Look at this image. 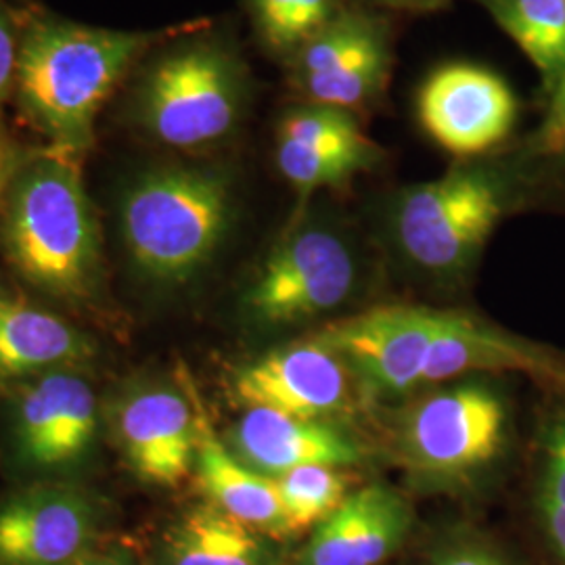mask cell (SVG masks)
<instances>
[{
    "label": "cell",
    "instance_id": "cell-15",
    "mask_svg": "<svg viewBox=\"0 0 565 565\" xmlns=\"http://www.w3.org/2000/svg\"><path fill=\"white\" fill-rule=\"evenodd\" d=\"M411 525L413 511L396 490L364 486L315 527L298 565H380L403 545Z\"/></svg>",
    "mask_w": 565,
    "mask_h": 565
},
{
    "label": "cell",
    "instance_id": "cell-16",
    "mask_svg": "<svg viewBox=\"0 0 565 565\" xmlns=\"http://www.w3.org/2000/svg\"><path fill=\"white\" fill-rule=\"evenodd\" d=\"M224 445L243 465L268 478L308 465L348 467L363 459L359 445L335 427L263 406L245 408Z\"/></svg>",
    "mask_w": 565,
    "mask_h": 565
},
{
    "label": "cell",
    "instance_id": "cell-2",
    "mask_svg": "<svg viewBox=\"0 0 565 565\" xmlns=\"http://www.w3.org/2000/svg\"><path fill=\"white\" fill-rule=\"evenodd\" d=\"M128 82L124 120L177 153L200 156L237 139L254 107V76L242 46L207 21L182 23Z\"/></svg>",
    "mask_w": 565,
    "mask_h": 565
},
{
    "label": "cell",
    "instance_id": "cell-27",
    "mask_svg": "<svg viewBox=\"0 0 565 565\" xmlns=\"http://www.w3.org/2000/svg\"><path fill=\"white\" fill-rule=\"evenodd\" d=\"M361 4H366L371 9L384 11V13H415V15H425V13H436L450 7L452 0H356Z\"/></svg>",
    "mask_w": 565,
    "mask_h": 565
},
{
    "label": "cell",
    "instance_id": "cell-19",
    "mask_svg": "<svg viewBox=\"0 0 565 565\" xmlns=\"http://www.w3.org/2000/svg\"><path fill=\"white\" fill-rule=\"evenodd\" d=\"M158 565H277L268 536L212 503L184 511L163 532Z\"/></svg>",
    "mask_w": 565,
    "mask_h": 565
},
{
    "label": "cell",
    "instance_id": "cell-23",
    "mask_svg": "<svg viewBox=\"0 0 565 565\" xmlns=\"http://www.w3.org/2000/svg\"><path fill=\"white\" fill-rule=\"evenodd\" d=\"M515 163L527 172L565 181V74L557 88L543 99V116L520 142Z\"/></svg>",
    "mask_w": 565,
    "mask_h": 565
},
{
    "label": "cell",
    "instance_id": "cell-29",
    "mask_svg": "<svg viewBox=\"0 0 565 565\" xmlns=\"http://www.w3.org/2000/svg\"><path fill=\"white\" fill-rule=\"evenodd\" d=\"M543 515H545L548 536H551L553 545L557 546V551H559V555L564 557L565 562V509L543 507Z\"/></svg>",
    "mask_w": 565,
    "mask_h": 565
},
{
    "label": "cell",
    "instance_id": "cell-4",
    "mask_svg": "<svg viewBox=\"0 0 565 565\" xmlns=\"http://www.w3.org/2000/svg\"><path fill=\"white\" fill-rule=\"evenodd\" d=\"M237 214L233 177L214 163L168 162L126 184L120 231L149 281L182 285L214 260Z\"/></svg>",
    "mask_w": 565,
    "mask_h": 565
},
{
    "label": "cell",
    "instance_id": "cell-5",
    "mask_svg": "<svg viewBox=\"0 0 565 565\" xmlns=\"http://www.w3.org/2000/svg\"><path fill=\"white\" fill-rule=\"evenodd\" d=\"M507 182L482 160L459 162L436 181L394 193L387 235L406 263L434 277H455L484 249L507 210Z\"/></svg>",
    "mask_w": 565,
    "mask_h": 565
},
{
    "label": "cell",
    "instance_id": "cell-11",
    "mask_svg": "<svg viewBox=\"0 0 565 565\" xmlns=\"http://www.w3.org/2000/svg\"><path fill=\"white\" fill-rule=\"evenodd\" d=\"M107 422L121 459L147 484L179 486L195 471L198 398L166 385H137L120 394Z\"/></svg>",
    "mask_w": 565,
    "mask_h": 565
},
{
    "label": "cell",
    "instance_id": "cell-8",
    "mask_svg": "<svg viewBox=\"0 0 565 565\" xmlns=\"http://www.w3.org/2000/svg\"><path fill=\"white\" fill-rule=\"evenodd\" d=\"M520 118V103L494 70L450 61L434 67L415 93V120L438 149L457 162L484 160L505 145Z\"/></svg>",
    "mask_w": 565,
    "mask_h": 565
},
{
    "label": "cell",
    "instance_id": "cell-20",
    "mask_svg": "<svg viewBox=\"0 0 565 565\" xmlns=\"http://www.w3.org/2000/svg\"><path fill=\"white\" fill-rule=\"evenodd\" d=\"M541 76L546 99L565 74V0H478Z\"/></svg>",
    "mask_w": 565,
    "mask_h": 565
},
{
    "label": "cell",
    "instance_id": "cell-30",
    "mask_svg": "<svg viewBox=\"0 0 565 565\" xmlns=\"http://www.w3.org/2000/svg\"><path fill=\"white\" fill-rule=\"evenodd\" d=\"M76 565H137V562L124 551H93Z\"/></svg>",
    "mask_w": 565,
    "mask_h": 565
},
{
    "label": "cell",
    "instance_id": "cell-6",
    "mask_svg": "<svg viewBox=\"0 0 565 565\" xmlns=\"http://www.w3.org/2000/svg\"><path fill=\"white\" fill-rule=\"evenodd\" d=\"M282 70L291 102L329 105L364 118L382 105L392 81V20L352 0Z\"/></svg>",
    "mask_w": 565,
    "mask_h": 565
},
{
    "label": "cell",
    "instance_id": "cell-21",
    "mask_svg": "<svg viewBox=\"0 0 565 565\" xmlns=\"http://www.w3.org/2000/svg\"><path fill=\"white\" fill-rule=\"evenodd\" d=\"M352 0H243L252 36L268 60L285 65Z\"/></svg>",
    "mask_w": 565,
    "mask_h": 565
},
{
    "label": "cell",
    "instance_id": "cell-3",
    "mask_svg": "<svg viewBox=\"0 0 565 565\" xmlns=\"http://www.w3.org/2000/svg\"><path fill=\"white\" fill-rule=\"evenodd\" d=\"M81 156L44 147L23 156L0 205V242L21 279L63 300L88 298L102 277V226Z\"/></svg>",
    "mask_w": 565,
    "mask_h": 565
},
{
    "label": "cell",
    "instance_id": "cell-10",
    "mask_svg": "<svg viewBox=\"0 0 565 565\" xmlns=\"http://www.w3.org/2000/svg\"><path fill=\"white\" fill-rule=\"evenodd\" d=\"M384 158V147L364 132L363 118L352 111L291 102L275 121V163L298 193V210L315 193L342 189L359 174L375 170Z\"/></svg>",
    "mask_w": 565,
    "mask_h": 565
},
{
    "label": "cell",
    "instance_id": "cell-26",
    "mask_svg": "<svg viewBox=\"0 0 565 565\" xmlns=\"http://www.w3.org/2000/svg\"><path fill=\"white\" fill-rule=\"evenodd\" d=\"M23 156H25V151L7 132V128L0 121V205H2V200H4L9 182L15 177L18 168H20Z\"/></svg>",
    "mask_w": 565,
    "mask_h": 565
},
{
    "label": "cell",
    "instance_id": "cell-25",
    "mask_svg": "<svg viewBox=\"0 0 565 565\" xmlns=\"http://www.w3.org/2000/svg\"><path fill=\"white\" fill-rule=\"evenodd\" d=\"M541 507L565 509V424H559L546 443V473Z\"/></svg>",
    "mask_w": 565,
    "mask_h": 565
},
{
    "label": "cell",
    "instance_id": "cell-17",
    "mask_svg": "<svg viewBox=\"0 0 565 565\" xmlns=\"http://www.w3.org/2000/svg\"><path fill=\"white\" fill-rule=\"evenodd\" d=\"M200 443L195 471L207 503L268 539H291L277 480L243 465L216 436L198 401Z\"/></svg>",
    "mask_w": 565,
    "mask_h": 565
},
{
    "label": "cell",
    "instance_id": "cell-22",
    "mask_svg": "<svg viewBox=\"0 0 565 565\" xmlns=\"http://www.w3.org/2000/svg\"><path fill=\"white\" fill-rule=\"evenodd\" d=\"M275 480L294 536L323 524L345 501L350 486L342 467L331 465L298 467Z\"/></svg>",
    "mask_w": 565,
    "mask_h": 565
},
{
    "label": "cell",
    "instance_id": "cell-12",
    "mask_svg": "<svg viewBox=\"0 0 565 565\" xmlns=\"http://www.w3.org/2000/svg\"><path fill=\"white\" fill-rule=\"evenodd\" d=\"M350 366L317 340L285 345L242 366L233 394L245 408L263 406L285 415L323 422L342 415L352 403Z\"/></svg>",
    "mask_w": 565,
    "mask_h": 565
},
{
    "label": "cell",
    "instance_id": "cell-28",
    "mask_svg": "<svg viewBox=\"0 0 565 565\" xmlns=\"http://www.w3.org/2000/svg\"><path fill=\"white\" fill-rule=\"evenodd\" d=\"M431 565H503L480 546L461 545L448 548Z\"/></svg>",
    "mask_w": 565,
    "mask_h": 565
},
{
    "label": "cell",
    "instance_id": "cell-9",
    "mask_svg": "<svg viewBox=\"0 0 565 565\" xmlns=\"http://www.w3.org/2000/svg\"><path fill=\"white\" fill-rule=\"evenodd\" d=\"M505 408L484 385H455L415 404L403 419L404 463L429 478H459L490 463L503 445Z\"/></svg>",
    "mask_w": 565,
    "mask_h": 565
},
{
    "label": "cell",
    "instance_id": "cell-1",
    "mask_svg": "<svg viewBox=\"0 0 565 565\" xmlns=\"http://www.w3.org/2000/svg\"><path fill=\"white\" fill-rule=\"evenodd\" d=\"M181 30H107L63 20L42 9L20 11V51L13 99L46 147L84 153L95 121L141 61Z\"/></svg>",
    "mask_w": 565,
    "mask_h": 565
},
{
    "label": "cell",
    "instance_id": "cell-24",
    "mask_svg": "<svg viewBox=\"0 0 565 565\" xmlns=\"http://www.w3.org/2000/svg\"><path fill=\"white\" fill-rule=\"evenodd\" d=\"M20 51V11L9 0H0V121L4 107L13 99L15 67Z\"/></svg>",
    "mask_w": 565,
    "mask_h": 565
},
{
    "label": "cell",
    "instance_id": "cell-18",
    "mask_svg": "<svg viewBox=\"0 0 565 565\" xmlns=\"http://www.w3.org/2000/svg\"><path fill=\"white\" fill-rule=\"evenodd\" d=\"M95 356V345L57 315L0 296V384L30 382L76 369Z\"/></svg>",
    "mask_w": 565,
    "mask_h": 565
},
{
    "label": "cell",
    "instance_id": "cell-13",
    "mask_svg": "<svg viewBox=\"0 0 565 565\" xmlns=\"http://www.w3.org/2000/svg\"><path fill=\"white\" fill-rule=\"evenodd\" d=\"M97 509L67 486H32L0 505V565H76L95 551Z\"/></svg>",
    "mask_w": 565,
    "mask_h": 565
},
{
    "label": "cell",
    "instance_id": "cell-7",
    "mask_svg": "<svg viewBox=\"0 0 565 565\" xmlns=\"http://www.w3.org/2000/svg\"><path fill=\"white\" fill-rule=\"evenodd\" d=\"M356 277L359 256L342 228L298 210L245 300L264 323H302L342 306Z\"/></svg>",
    "mask_w": 565,
    "mask_h": 565
},
{
    "label": "cell",
    "instance_id": "cell-14",
    "mask_svg": "<svg viewBox=\"0 0 565 565\" xmlns=\"http://www.w3.org/2000/svg\"><path fill=\"white\" fill-rule=\"evenodd\" d=\"M97 398L74 369L53 371L21 387L15 404V446L23 463L63 467L76 463L95 443Z\"/></svg>",
    "mask_w": 565,
    "mask_h": 565
}]
</instances>
